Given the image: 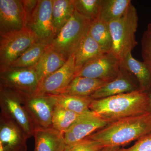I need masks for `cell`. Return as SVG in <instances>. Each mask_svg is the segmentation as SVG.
<instances>
[{"label":"cell","instance_id":"obj_8","mask_svg":"<svg viewBox=\"0 0 151 151\" xmlns=\"http://www.w3.org/2000/svg\"><path fill=\"white\" fill-rule=\"evenodd\" d=\"M40 84L33 67H9L0 70V88H6L25 94L36 92Z\"/></svg>","mask_w":151,"mask_h":151},{"label":"cell","instance_id":"obj_13","mask_svg":"<svg viewBox=\"0 0 151 151\" xmlns=\"http://www.w3.org/2000/svg\"><path fill=\"white\" fill-rule=\"evenodd\" d=\"M28 137L12 120L0 114V151H27Z\"/></svg>","mask_w":151,"mask_h":151},{"label":"cell","instance_id":"obj_16","mask_svg":"<svg viewBox=\"0 0 151 151\" xmlns=\"http://www.w3.org/2000/svg\"><path fill=\"white\" fill-rule=\"evenodd\" d=\"M34 151H65L68 146L64 135L51 128H37L33 136Z\"/></svg>","mask_w":151,"mask_h":151},{"label":"cell","instance_id":"obj_31","mask_svg":"<svg viewBox=\"0 0 151 151\" xmlns=\"http://www.w3.org/2000/svg\"><path fill=\"white\" fill-rule=\"evenodd\" d=\"M23 5L25 12L26 20L37 5L38 0H22Z\"/></svg>","mask_w":151,"mask_h":151},{"label":"cell","instance_id":"obj_11","mask_svg":"<svg viewBox=\"0 0 151 151\" xmlns=\"http://www.w3.org/2000/svg\"><path fill=\"white\" fill-rule=\"evenodd\" d=\"M76 73L73 54L68 59L62 67L41 81L35 93L52 95L59 94L74 79Z\"/></svg>","mask_w":151,"mask_h":151},{"label":"cell","instance_id":"obj_22","mask_svg":"<svg viewBox=\"0 0 151 151\" xmlns=\"http://www.w3.org/2000/svg\"><path fill=\"white\" fill-rule=\"evenodd\" d=\"M75 11L72 0H53L52 15L57 35L69 21Z\"/></svg>","mask_w":151,"mask_h":151},{"label":"cell","instance_id":"obj_28","mask_svg":"<svg viewBox=\"0 0 151 151\" xmlns=\"http://www.w3.org/2000/svg\"><path fill=\"white\" fill-rule=\"evenodd\" d=\"M141 44L143 62L151 73V28L149 26L143 33Z\"/></svg>","mask_w":151,"mask_h":151},{"label":"cell","instance_id":"obj_20","mask_svg":"<svg viewBox=\"0 0 151 151\" xmlns=\"http://www.w3.org/2000/svg\"><path fill=\"white\" fill-rule=\"evenodd\" d=\"M103 53L100 45L91 36L88 30L78 49L73 54L77 73L88 61Z\"/></svg>","mask_w":151,"mask_h":151},{"label":"cell","instance_id":"obj_12","mask_svg":"<svg viewBox=\"0 0 151 151\" xmlns=\"http://www.w3.org/2000/svg\"><path fill=\"white\" fill-rule=\"evenodd\" d=\"M26 25L21 0H0V36L20 30Z\"/></svg>","mask_w":151,"mask_h":151},{"label":"cell","instance_id":"obj_18","mask_svg":"<svg viewBox=\"0 0 151 151\" xmlns=\"http://www.w3.org/2000/svg\"><path fill=\"white\" fill-rule=\"evenodd\" d=\"M67 60L50 45H49L40 59L33 66L37 73L40 83L62 67Z\"/></svg>","mask_w":151,"mask_h":151},{"label":"cell","instance_id":"obj_23","mask_svg":"<svg viewBox=\"0 0 151 151\" xmlns=\"http://www.w3.org/2000/svg\"><path fill=\"white\" fill-rule=\"evenodd\" d=\"M89 31L90 35L104 53L111 52L113 41L108 23L99 17L91 23Z\"/></svg>","mask_w":151,"mask_h":151},{"label":"cell","instance_id":"obj_14","mask_svg":"<svg viewBox=\"0 0 151 151\" xmlns=\"http://www.w3.org/2000/svg\"><path fill=\"white\" fill-rule=\"evenodd\" d=\"M102 119L93 112L73 124L63 134L68 146L86 139L90 135L111 123Z\"/></svg>","mask_w":151,"mask_h":151},{"label":"cell","instance_id":"obj_21","mask_svg":"<svg viewBox=\"0 0 151 151\" xmlns=\"http://www.w3.org/2000/svg\"><path fill=\"white\" fill-rule=\"evenodd\" d=\"M92 113L93 112L91 111L85 114H77L66 110L57 104L53 112L52 127L64 134L73 124Z\"/></svg>","mask_w":151,"mask_h":151},{"label":"cell","instance_id":"obj_5","mask_svg":"<svg viewBox=\"0 0 151 151\" xmlns=\"http://www.w3.org/2000/svg\"><path fill=\"white\" fill-rule=\"evenodd\" d=\"M0 107L1 113L14 122L29 138L33 137L36 127L24 105L22 93L0 88Z\"/></svg>","mask_w":151,"mask_h":151},{"label":"cell","instance_id":"obj_33","mask_svg":"<svg viewBox=\"0 0 151 151\" xmlns=\"http://www.w3.org/2000/svg\"><path fill=\"white\" fill-rule=\"evenodd\" d=\"M149 96H150V111H151V93L150 94H149Z\"/></svg>","mask_w":151,"mask_h":151},{"label":"cell","instance_id":"obj_32","mask_svg":"<svg viewBox=\"0 0 151 151\" xmlns=\"http://www.w3.org/2000/svg\"><path fill=\"white\" fill-rule=\"evenodd\" d=\"M121 147H104L99 151H121Z\"/></svg>","mask_w":151,"mask_h":151},{"label":"cell","instance_id":"obj_27","mask_svg":"<svg viewBox=\"0 0 151 151\" xmlns=\"http://www.w3.org/2000/svg\"><path fill=\"white\" fill-rule=\"evenodd\" d=\"M75 10L91 23L100 17L102 0H72Z\"/></svg>","mask_w":151,"mask_h":151},{"label":"cell","instance_id":"obj_9","mask_svg":"<svg viewBox=\"0 0 151 151\" xmlns=\"http://www.w3.org/2000/svg\"><path fill=\"white\" fill-rule=\"evenodd\" d=\"M23 104L37 128L52 127L57 102L52 94L23 93Z\"/></svg>","mask_w":151,"mask_h":151},{"label":"cell","instance_id":"obj_24","mask_svg":"<svg viewBox=\"0 0 151 151\" xmlns=\"http://www.w3.org/2000/svg\"><path fill=\"white\" fill-rule=\"evenodd\" d=\"M53 95L57 104L68 111L79 114H85L92 111L89 109V105L92 100L89 97L62 94Z\"/></svg>","mask_w":151,"mask_h":151},{"label":"cell","instance_id":"obj_3","mask_svg":"<svg viewBox=\"0 0 151 151\" xmlns=\"http://www.w3.org/2000/svg\"><path fill=\"white\" fill-rule=\"evenodd\" d=\"M138 22L137 9L131 3L124 15L108 23L113 41L110 52L120 61L137 45L135 34Z\"/></svg>","mask_w":151,"mask_h":151},{"label":"cell","instance_id":"obj_2","mask_svg":"<svg viewBox=\"0 0 151 151\" xmlns=\"http://www.w3.org/2000/svg\"><path fill=\"white\" fill-rule=\"evenodd\" d=\"M89 109L102 119L113 122L150 111L147 92L138 89L112 97L92 100Z\"/></svg>","mask_w":151,"mask_h":151},{"label":"cell","instance_id":"obj_25","mask_svg":"<svg viewBox=\"0 0 151 151\" xmlns=\"http://www.w3.org/2000/svg\"><path fill=\"white\" fill-rule=\"evenodd\" d=\"M131 3V0H102L100 18L108 23L120 18Z\"/></svg>","mask_w":151,"mask_h":151},{"label":"cell","instance_id":"obj_34","mask_svg":"<svg viewBox=\"0 0 151 151\" xmlns=\"http://www.w3.org/2000/svg\"><path fill=\"white\" fill-rule=\"evenodd\" d=\"M148 26H149V27L151 28V23H150L149 24Z\"/></svg>","mask_w":151,"mask_h":151},{"label":"cell","instance_id":"obj_10","mask_svg":"<svg viewBox=\"0 0 151 151\" xmlns=\"http://www.w3.org/2000/svg\"><path fill=\"white\" fill-rule=\"evenodd\" d=\"M120 70V60L111 52H106L85 63L76 76L111 81L118 76Z\"/></svg>","mask_w":151,"mask_h":151},{"label":"cell","instance_id":"obj_15","mask_svg":"<svg viewBox=\"0 0 151 151\" xmlns=\"http://www.w3.org/2000/svg\"><path fill=\"white\" fill-rule=\"evenodd\" d=\"M132 76L128 71L121 68L116 78L106 83L89 97L92 100H98L138 90L139 85Z\"/></svg>","mask_w":151,"mask_h":151},{"label":"cell","instance_id":"obj_30","mask_svg":"<svg viewBox=\"0 0 151 151\" xmlns=\"http://www.w3.org/2000/svg\"><path fill=\"white\" fill-rule=\"evenodd\" d=\"M121 151H151V135L141 138L132 147L122 148Z\"/></svg>","mask_w":151,"mask_h":151},{"label":"cell","instance_id":"obj_4","mask_svg":"<svg viewBox=\"0 0 151 151\" xmlns=\"http://www.w3.org/2000/svg\"><path fill=\"white\" fill-rule=\"evenodd\" d=\"M91 22L75 11L50 46L66 60L76 52L89 30Z\"/></svg>","mask_w":151,"mask_h":151},{"label":"cell","instance_id":"obj_29","mask_svg":"<svg viewBox=\"0 0 151 151\" xmlns=\"http://www.w3.org/2000/svg\"><path fill=\"white\" fill-rule=\"evenodd\" d=\"M103 147L97 141L86 139L72 145L68 146L65 151H99Z\"/></svg>","mask_w":151,"mask_h":151},{"label":"cell","instance_id":"obj_19","mask_svg":"<svg viewBox=\"0 0 151 151\" xmlns=\"http://www.w3.org/2000/svg\"><path fill=\"white\" fill-rule=\"evenodd\" d=\"M110 81L81 76H76L70 84L59 94L79 97H90L94 92Z\"/></svg>","mask_w":151,"mask_h":151},{"label":"cell","instance_id":"obj_1","mask_svg":"<svg viewBox=\"0 0 151 151\" xmlns=\"http://www.w3.org/2000/svg\"><path fill=\"white\" fill-rule=\"evenodd\" d=\"M151 135V111L120 119L86 139L97 141L103 147H121Z\"/></svg>","mask_w":151,"mask_h":151},{"label":"cell","instance_id":"obj_7","mask_svg":"<svg viewBox=\"0 0 151 151\" xmlns=\"http://www.w3.org/2000/svg\"><path fill=\"white\" fill-rule=\"evenodd\" d=\"M53 0H39L26 20V27L35 35L37 42L50 45L57 36L52 23Z\"/></svg>","mask_w":151,"mask_h":151},{"label":"cell","instance_id":"obj_17","mask_svg":"<svg viewBox=\"0 0 151 151\" xmlns=\"http://www.w3.org/2000/svg\"><path fill=\"white\" fill-rule=\"evenodd\" d=\"M121 68L128 71L137 79L139 89L147 92L151 88V73L143 62L139 61L128 53L120 61Z\"/></svg>","mask_w":151,"mask_h":151},{"label":"cell","instance_id":"obj_26","mask_svg":"<svg viewBox=\"0 0 151 151\" xmlns=\"http://www.w3.org/2000/svg\"><path fill=\"white\" fill-rule=\"evenodd\" d=\"M49 45L36 42L9 67L27 68L34 66L39 61Z\"/></svg>","mask_w":151,"mask_h":151},{"label":"cell","instance_id":"obj_6","mask_svg":"<svg viewBox=\"0 0 151 151\" xmlns=\"http://www.w3.org/2000/svg\"><path fill=\"white\" fill-rule=\"evenodd\" d=\"M36 42L35 35L26 27L0 36V70L9 67Z\"/></svg>","mask_w":151,"mask_h":151}]
</instances>
